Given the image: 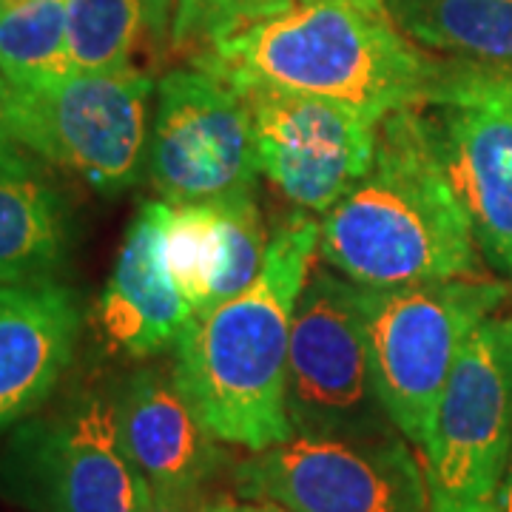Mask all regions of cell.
I'll use <instances>...</instances> for the list:
<instances>
[{
	"label": "cell",
	"instance_id": "17",
	"mask_svg": "<svg viewBox=\"0 0 512 512\" xmlns=\"http://www.w3.org/2000/svg\"><path fill=\"white\" fill-rule=\"evenodd\" d=\"M20 148L0 137V285L52 282L72 242L63 194Z\"/></svg>",
	"mask_w": 512,
	"mask_h": 512
},
{
	"label": "cell",
	"instance_id": "22",
	"mask_svg": "<svg viewBox=\"0 0 512 512\" xmlns=\"http://www.w3.org/2000/svg\"><path fill=\"white\" fill-rule=\"evenodd\" d=\"M205 501L202 487H151L146 512H202Z\"/></svg>",
	"mask_w": 512,
	"mask_h": 512
},
{
	"label": "cell",
	"instance_id": "4",
	"mask_svg": "<svg viewBox=\"0 0 512 512\" xmlns=\"http://www.w3.org/2000/svg\"><path fill=\"white\" fill-rule=\"evenodd\" d=\"M507 293L481 274L407 288L362 285L376 387L404 439L427 444L458 353Z\"/></svg>",
	"mask_w": 512,
	"mask_h": 512
},
{
	"label": "cell",
	"instance_id": "10",
	"mask_svg": "<svg viewBox=\"0 0 512 512\" xmlns=\"http://www.w3.org/2000/svg\"><path fill=\"white\" fill-rule=\"evenodd\" d=\"M148 174L168 205L251 194L259 177L251 100L202 66L165 72L157 83Z\"/></svg>",
	"mask_w": 512,
	"mask_h": 512
},
{
	"label": "cell",
	"instance_id": "19",
	"mask_svg": "<svg viewBox=\"0 0 512 512\" xmlns=\"http://www.w3.org/2000/svg\"><path fill=\"white\" fill-rule=\"evenodd\" d=\"M66 20L74 72L131 69L171 35L174 0H66Z\"/></svg>",
	"mask_w": 512,
	"mask_h": 512
},
{
	"label": "cell",
	"instance_id": "24",
	"mask_svg": "<svg viewBox=\"0 0 512 512\" xmlns=\"http://www.w3.org/2000/svg\"><path fill=\"white\" fill-rule=\"evenodd\" d=\"M493 512H512V453L510 461H507V470H504V478L498 484V493H495Z\"/></svg>",
	"mask_w": 512,
	"mask_h": 512
},
{
	"label": "cell",
	"instance_id": "2",
	"mask_svg": "<svg viewBox=\"0 0 512 512\" xmlns=\"http://www.w3.org/2000/svg\"><path fill=\"white\" fill-rule=\"evenodd\" d=\"M319 254L365 288L478 276V242L441 151L436 117L390 111L373 165L322 220Z\"/></svg>",
	"mask_w": 512,
	"mask_h": 512
},
{
	"label": "cell",
	"instance_id": "23",
	"mask_svg": "<svg viewBox=\"0 0 512 512\" xmlns=\"http://www.w3.org/2000/svg\"><path fill=\"white\" fill-rule=\"evenodd\" d=\"M202 512H291L271 501H248V498H214L205 501Z\"/></svg>",
	"mask_w": 512,
	"mask_h": 512
},
{
	"label": "cell",
	"instance_id": "13",
	"mask_svg": "<svg viewBox=\"0 0 512 512\" xmlns=\"http://www.w3.org/2000/svg\"><path fill=\"white\" fill-rule=\"evenodd\" d=\"M83 325V308L60 282L0 285V439L52 399Z\"/></svg>",
	"mask_w": 512,
	"mask_h": 512
},
{
	"label": "cell",
	"instance_id": "9",
	"mask_svg": "<svg viewBox=\"0 0 512 512\" xmlns=\"http://www.w3.org/2000/svg\"><path fill=\"white\" fill-rule=\"evenodd\" d=\"M234 490L291 512H430L424 467L399 430L373 439L293 436L239 461Z\"/></svg>",
	"mask_w": 512,
	"mask_h": 512
},
{
	"label": "cell",
	"instance_id": "25",
	"mask_svg": "<svg viewBox=\"0 0 512 512\" xmlns=\"http://www.w3.org/2000/svg\"><path fill=\"white\" fill-rule=\"evenodd\" d=\"M6 111H9V86L6 80L0 77V137H12L9 126H6Z\"/></svg>",
	"mask_w": 512,
	"mask_h": 512
},
{
	"label": "cell",
	"instance_id": "20",
	"mask_svg": "<svg viewBox=\"0 0 512 512\" xmlns=\"http://www.w3.org/2000/svg\"><path fill=\"white\" fill-rule=\"evenodd\" d=\"M74 72L66 0H0V77L9 89Z\"/></svg>",
	"mask_w": 512,
	"mask_h": 512
},
{
	"label": "cell",
	"instance_id": "15",
	"mask_svg": "<svg viewBox=\"0 0 512 512\" xmlns=\"http://www.w3.org/2000/svg\"><path fill=\"white\" fill-rule=\"evenodd\" d=\"M123 450L151 487H205L228 456L185 402L174 373L143 367L114 390Z\"/></svg>",
	"mask_w": 512,
	"mask_h": 512
},
{
	"label": "cell",
	"instance_id": "26",
	"mask_svg": "<svg viewBox=\"0 0 512 512\" xmlns=\"http://www.w3.org/2000/svg\"><path fill=\"white\" fill-rule=\"evenodd\" d=\"M495 77H498V89L512 106V69H495Z\"/></svg>",
	"mask_w": 512,
	"mask_h": 512
},
{
	"label": "cell",
	"instance_id": "6",
	"mask_svg": "<svg viewBox=\"0 0 512 512\" xmlns=\"http://www.w3.org/2000/svg\"><path fill=\"white\" fill-rule=\"evenodd\" d=\"M154 80L146 69L69 72L9 89L12 140L46 163L72 171L100 194L140 180L151 137Z\"/></svg>",
	"mask_w": 512,
	"mask_h": 512
},
{
	"label": "cell",
	"instance_id": "18",
	"mask_svg": "<svg viewBox=\"0 0 512 512\" xmlns=\"http://www.w3.org/2000/svg\"><path fill=\"white\" fill-rule=\"evenodd\" d=\"M384 6L430 55L512 69V0H384Z\"/></svg>",
	"mask_w": 512,
	"mask_h": 512
},
{
	"label": "cell",
	"instance_id": "12",
	"mask_svg": "<svg viewBox=\"0 0 512 512\" xmlns=\"http://www.w3.org/2000/svg\"><path fill=\"white\" fill-rule=\"evenodd\" d=\"M436 109L441 151L476 242L512 279V106L498 89L495 66L453 60Z\"/></svg>",
	"mask_w": 512,
	"mask_h": 512
},
{
	"label": "cell",
	"instance_id": "3",
	"mask_svg": "<svg viewBox=\"0 0 512 512\" xmlns=\"http://www.w3.org/2000/svg\"><path fill=\"white\" fill-rule=\"evenodd\" d=\"M319 234L322 225L308 214L288 217L268 239L254 285L191 316L174 342V382L222 444L259 453L296 436L288 416V350Z\"/></svg>",
	"mask_w": 512,
	"mask_h": 512
},
{
	"label": "cell",
	"instance_id": "8",
	"mask_svg": "<svg viewBox=\"0 0 512 512\" xmlns=\"http://www.w3.org/2000/svg\"><path fill=\"white\" fill-rule=\"evenodd\" d=\"M421 450L430 512H493L512 453V319L470 333Z\"/></svg>",
	"mask_w": 512,
	"mask_h": 512
},
{
	"label": "cell",
	"instance_id": "1",
	"mask_svg": "<svg viewBox=\"0 0 512 512\" xmlns=\"http://www.w3.org/2000/svg\"><path fill=\"white\" fill-rule=\"evenodd\" d=\"M197 66L242 94L288 92L373 117L439 106L453 60L419 49L384 0H302L202 49Z\"/></svg>",
	"mask_w": 512,
	"mask_h": 512
},
{
	"label": "cell",
	"instance_id": "16",
	"mask_svg": "<svg viewBox=\"0 0 512 512\" xmlns=\"http://www.w3.org/2000/svg\"><path fill=\"white\" fill-rule=\"evenodd\" d=\"M165 220L168 202L140 205L100 296V325L109 342L134 359L174 345L194 316L165 259Z\"/></svg>",
	"mask_w": 512,
	"mask_h": 512
},
{
	"label": "cell",
	"instance_id": "11",
	"mask_svg": "<svg viewBox=\"0 0 512 512\" xmlns=\"http://www.w3.org/2000/svg\"><path fill=\"white\" fill-rule=\"evenodd\" d=\"M245 97L254 111L259 174L296 208L325 217L370 171L382 117L308 94Z\"/></svg>",
	"mask_w": 512,
	"mask_h": 512
},
{
	"label": "cell",
	"instance_id": "7",
	"mask_svg": "<svg viewBox=\"0 0 512 512\" xmlns=\"http://www.w3.org/2000/svg\"><path fill=\"white\" fill-rule=\"evenodd\" d=\"M288 416L296 436L373 439L396 430L376 387L362 285L316 262L293 313Z\"/></svg>",
	"mask_w": 512,
	"mask_h": 512
},
{
	"label": "cell",
	"instance_id": "21",
	"mask_svg": "<svg viewBox=\"0 0 512 512\" xmlns=\"http://www.w3.org/2000/svg\"><path fill=\"white\" fill-rule=\"evenodd\" d=\"M302 0H174V46H211L259 18H268Z\"/></svg>",
	"mask_w": 512,
	"mask_h": 512
},
{
	"label": "cell",
	"instance_id": "14",
	"mask_svg": "<svg viewBox=\"0 0 512 512\" xmlns=\"http://www.w3.org/2000/svg\"><path fill=\"white\" fill-rule=\"evenodd\" d=\"M265 254L268 237L251 194L168 205L165 259L194 316L248 291Z\"/></svg>",
	"mask_w": 512,
	"mask_h": 512
},
{
	"label": "cell",
	"instance_id": "5",
	"mask_svg": "<svg viewBox=\"0 0 512 512\" xmlns=\"http://www.w3.org/2000/svg\"><path fill=\"white\" fill-rule=\"evenodd\" d=\"M0 501L20 512H146L151 484L123 450L114 393L83 390L20 421L0 447Z\"/></svg>",
	"mask_w": 512,
	"mask_h": 512
}]
</instances>
